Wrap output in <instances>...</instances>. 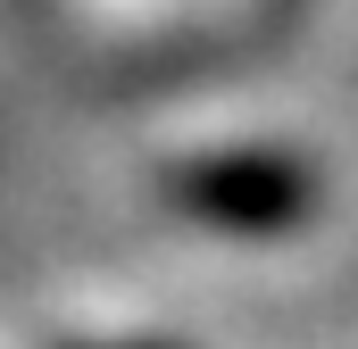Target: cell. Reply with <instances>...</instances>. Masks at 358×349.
Instances as JSON below:
<instances>
[{
  "label": "cell",
  "mask_w": 358,
  "mask_h": 349,
  "mask_svg": "<svg viewBox=\"0 0 358 349\" xmlns=\"http://www.w3.org/2000/svg\"><path fill=\"white\" fill-rule=\"evenodd\" d=\"M167 200L200 233L225 242H283L317 216V167L300 150H208L167 167Z\"/></svg>",
  "instance_id": "obj_1"
},
{
  "label": "cell",
  "mask_w": 358,
  "mask_h": 349,
  "mask_svg": "<svg viewBox=\"0 0 358 349\" xmlns=\"http://www.w3.org/2000/svg\"><path fill=\"white\" fill-rule=\"evenodd\" d=\"M76 349H176V341H76Z\"/></svg>",
  "instance_id": "obj_2"
}]
</instances>
